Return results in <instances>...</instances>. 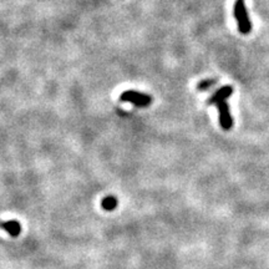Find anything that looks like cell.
Here are the masks:
<instances>
[{
  "label": "cell",
  "instance_id": "1",
  "mask_svg": "<svg viewBox=\"0 0 269 269\" xmlns=\"http://www.w3.org/2000/svg\"><path fill=\"white\" fill-rule=\"evenodd\" d=\"M234 18L237 20L239 33L243 34V35H248L252 31V23H250L249 17H248L244 0H236V4H234Z\"/></svg>",
  "mask_w": 269,
  "mask_h": 269
},
{
  "label": "cell",
  "instance_id": "2",
  "mask_svg": "<svg viewBox=\"0 0 269 269\" xmlns=\"http://www.w3.org/2000/svg\"><path fill=\"white\" fill-rule=\"evenodd\" d=\"M120 100L124 103H130L136 108H147L152 104V96L146 95V94L138 93V91L127 90L121 94Z\"/></svg>",
  "mask_w": 269,
  "mask_h": 269
},
{
  "label": "cell",
  "instance_id": "3",
  "mask_svg": "<svg viewBox=\"0 0 269 269\" xmlns=\"http://www.w3.org/2000/svg\"><path fill=\"white\" fill-rule=\"evenodd\" d=\"M217 109H218L219 115V125L224 131H228L233 127V117L231 115V109L227 101H222V103L217 104Z\"/></svg>",
  "mask_w": 269,
  "mask_h": 269
},
{
  "label": "cell",
  "instance_id": "4",
  "mask_svg": "<svg viewBox=\"0 0 269 269\" xmlns=\"http://www.w3.org/2000/svg\"><path fill=\"white\" fill-rule=\"evenodd\" d=\"M233 94V87L232 86H223L219 90H217L212 96L207 100V105H217V104L226 101L229 96Z\"/></svg>",
  "mask_w": 269,
  "mask_h": 269
},
{
  "label": "cell",
  "instance_id": "5",
  "mask_svg": "<svg viewBox=\"0 0 269 269\" xmlns=\"http://www.w3.org/2000/svg\"><path fill=\"white\" fill-rule=\"evenodd\" d=\"M0 228L12 237H18L22 232V224L18 221H0Z\"/></svg>",
  "mask_w": 269,
  "mask_h": 269
},
{
  "label": "cell",
  "instance_id": "6",
  "mask_svg": "<svg viewBox=\"0 0 269 269\" xmlns=\"http://www.w3.org/2000/svg\"><path fill=\"white\" fill-rule=\"evenodd\" d=\"M117 205H119V202H117V198L115 196H108V197L104 198L103 203H101L105 211H114L117 207Z\"/></svg>",
  "mask_w": 269,
  "mask_h": 269
},
{
  "label": "cell",
  "instance_id": "7",
  "mask_svg": "<svg viewBox=\"0 0 269 269\" xmlns=\"http://www.w3.org/2000/svg\"><path fill=\"white\" fill-rule=\"evenodd\" d=\"M217 82H218V80L217 79H205V80L201 81V82H198L197 90L198 91H208L210 88H212Z\"/></svg>",
  "mask_w": 269,
  "mask_h": 269
}]
</instances>
